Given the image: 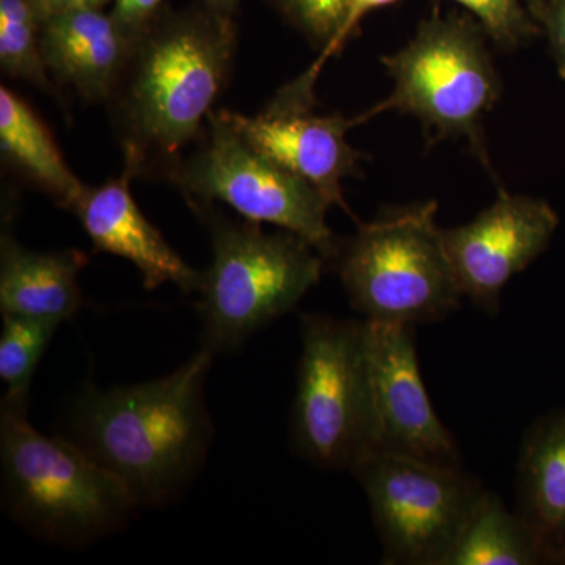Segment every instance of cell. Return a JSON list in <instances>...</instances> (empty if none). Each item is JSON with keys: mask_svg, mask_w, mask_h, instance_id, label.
<instances>
[{"mask_svg": "<svg viewBox=\"0 0 565 565\" xmlns=\"http://www.w3.org/2000/svg\"><path fill=\"white\" fill-rule=\"evenodd\" d=\"M41 22L33 0H0V68L13 79L51 92L41 54Z\"/></svg>", "mask_w": 565, "mask_h": 565, "instance_id": "ffe728a7", "label": "cell"}, {"mask_svg": "<svg viewBox=\"0 0 565 565\" xmlns=\"http://www.w3.org/2000/svg\"><path fill=\"white\" fill-rule=\"evenodd\" d=\"M291 424L318 467L352 471L373 452L364 321L303 316Z\"/></svg>", "mask_w": 565, "mask_h": 565, "instance_id": "ba28073f", "label": "cell"}, {"mask_svg": "<svg viewBox=\"0 0 565 565\" xmlns=\"http://www.w3.org/2000/svg\"><path fill=\"white\" fill-rule=\"evenodd\" d=\"M0 465L9 514L55 544L98 541L139 509L114 475L74 441L41 434L22 408L0 405Z\"/></svg>", "mask_w": 565, "mask_h": 565, "instance_id": "3957f363", "label": "cell"}, {"mask_svg": "<svg viewBox=\"0 0 565 565\" xmlns=\"http://www.w3.org/2000/svg\"><path fill=\"white\" fill-rule=\"evenodd\" d=\"M111 17L137 39L161 14L163 0H111Z\"/></svg>", "mask_w": 565, "mask_h": 565, "instance_id": "cb8c5ba5", "label": "cell"}, {"mask_svg": "<svg viewBox=\"0 0 565 565\" xmlns=\"http://www.w3.org/2000/svg\"><path fill=\"white\" fill-rule=\"evenodd\" d=\"M277 3L323 50L343 28L352 0H277Z\"/></svg>", "mask_w": 565, "mask_h": 565, "instance_id": "603a6c76", "label": "cell"}, {"mask_svg": "<svg viewBox=\"0 0 565 565\" xmlns=\"http://www.w3.org/2000/svg\"><path fill=\"white\" fill-rule=\"evenodd\" d=\"M236 52L232 18L191 10L159 14L134 41L107 103L134 178H169L181 152L203 139Z\"/></svg>", "mask_w": 565, "mask_h": 565, "instance_id": "6da1fadb", "label": "cell"}, {"mask_svg": "<svg viewBox=\"0 0 565 565\" xmlns=\"http://www.w3.org/2000/svg\"><path fill=\"white\" fill-rule=\"evenodd\" d=\"M552 0H526L527 7H530L531 13H533L534 18H541V14L544 13L545 7Z\"/></svg>", "mask_w": 565, "mask_h": 565, "instance_id": "83f0119b", "label": "cell"}, {"mask_svg": "<svg viewBox=\"0 0 565 565\" xmlns=\"http://www.w3.org/2000/svg\"><path fill=\"white\" fill-rule=\"evenodd\" d=\"M61 322L52 319L2 315L0 379L7 386L2 405L28 411L36 367Z\"/></svg>", "mask_w": 565, "mask_h": 565, "instance_id": "d6986e66", "label": "cell"}, {"mask_svg": "<svg viewBox=\"0 0 565 565\" xmlns=\"http://www.w3.org/2000/svg\"><path fill=\"white\" fill-rule=\"evenodd\" d=\"M214 360L202 348L172 374L99 390L71 407L74 441L131 493L137 508L172 503L195 481L212 440L204 385Z\"/></svg>", "mask_w": 565, "mask_h": 565, "instance_id": "7a4b0ae2", "label": "cell"}, {"mask_svg": "<svg viewBox=\"0 0 565 565\" xmlns=\"http://www.w3.org/2000/svg\"><path fill=\"white\" fill-rule=\"evenodd\" d=\"M0 151L3 161L66 210L71 211L87 188L71 172L39 115L3 85L0 87Z\"/></svg>", "mask_w": 565, "mask_h": 565, "instance_id": "e0dca14e", "label": "cell"}, {"mask_svg": "<svg viewBox=\"0 0 565 565\" xmlns=\"http://www.w3.org/2000/svg\"><path fill=\"white\" fill-rule=\"evenodd\" d=\"M539 21L545 25L561 74L565 77V0H552Z\"/></svg>", "mask_w": 565, "mask_h": 565, "instance_id": "d4e9b609", "label": "cell"}, {"mask_svg": "<svg viewBox=\"0 0 565 565\" xmlns=\"http://www.w3.org/2000/svg\"><path fill=\"white\" fill-rule=\"evenodd\" d=\"M479 21L482 31L505 50L522 46L537 32L520 0H455Z\"/></svg>", "mask_w": 565, "mask_h": 565, "instance_id": "7402d4cb", "label": "cell"}, {"mask_svg": "<svg viewBox=\"0 0 565 565\" xmlns=\"http://www.w3.org/2000/svg\"><path fill=\"white\" fill-rule=\"evenodd\" d=\"M397 0H352L351 10L345 18L343 28L334 35V39L323 47L318 61L310 66L299 79L286 85L277 96L275 102L270 103L267 109L277 111H308L313 106L315 84L321 73L322 66L332 55L337 54L344 46L345 40L352 35L356 25L362 22L371 11L384 9L392 6Z\"/></svg>", "mask_w": 565, "mask_h": 565, "instance_id": "44dd1931", "label": "cell"}, {"mask_svg": "<svg viewBox=\"0 0 565 565\" xmlns=\"http://www.w3.org/2000/svg\"><path fill=\"white\" fill-rule=\"evenodd\" d=\"M85 264L84 253L29 250L10 232H3L0 313L70 321L81 308L79 274Z\"/></svg>", "mask_w": 565, "mask_h": 565, "instance_id": "9a60e30c", "label": "cell"}, {"mask_svg": "<svg viewBox=\"0 0 565 565\" xmlns=\"http://www.w3.org/2000/svg\"><path fill=\"white\" fill-rule=\"evenodd\" d=\"M522 519L565 561V412L546 416L526 434L519 462Z\"/></svg>", "mask_w": 565, "mask_h": 565, "instance_id": "2e32d148", "label": "cell"}, {"mask_svg": "<svg viewBox=\"0 0 565 565\" xmlns=\"http://www.w3.org/2000/svg\"><path fill=\"white\" fill-rule=\"evenodd\" d=\"M234 129L256 150L310 182L332 204L345 206L341 181L359 174L362 152L348 141L355 118L311 115L308 111L269 110L255 117L223 110Z\"/></svg>", "mask_w": 565, "mask_h": 565, "instance_id": "7c38bea8", "label": "cell"}, {"mask_svg": "<svg viewBox=\"0 0 565 565\" xmlns=\"http://www.w3.org/2000/svg\"><path fill=\"white\" fill-rule=\"evenodd\" d=\"M556 556L522 515L508 511L497 494L484 492L457 541L448 565H534Z\"/></svg>", "mask_w": 565, "mask_h": 565, "instance_id": "ac0fdd59", "label": "cell"}, {"mask_svg": "<svg viewBox=\"0 0 565 565\" xmlns=\"http://www.w3.org/2000/svg\"><path fill=\"white\" fill-rule=\"evenodd\" d=\"M132 180V174L125 170L120 178L85 188L71 212L79 218L95 250L132 263L145 288L172 282L182 292H199L203 274L189 266L141 214L131 193Z\"/></svg>", "mask_w": 565, "mask_h": 565, "instance_id": "4fadbf2b", "label": "cell"}, {"mask_svg": "<svg viewBox=\"0 0 565 565\" xmlns=\"http://www.w3.org/2000/svg\"><path fill=\"white\" fill-rule=\"evenodd\" d=\"M204 7L222 17L232 18L237 0H203Z\"/></svg>", "mask_w": 565, "mask_h": 565, "instance_id": "4316f807", "label": "cell"}, {"mask_svg": "<svg viewBox=\"0 0 565 565\" xmlns=\"http://www.w3.org/2000/svg\"><path fill=\"white\" fill-rule=\"evenodd\" d=\"M557 215L548 203L501 192L473 221L444 230V244L463 296L497 313L504 286L548 247Z\"/></svg>", "mask_w": 565, "mask_h": 565, "instance_id": "8fae6325", "label": "cell"}, {"mask_svg": "<svg viewBox=\"0 0 565 565\" xmlns=\"http://www.w3.org/2000/svg\"><path fill=\"white\" fill-rule=\"evenodd\" d=\"M414 327L364 319L373 452L460 467L455 438L419 373Z\"/></svg>", "mask_w": 565, "mask_h": 565, "instance_id": "30bf717a", "label": "cell"}, {"mask_svg": "<svg viewBox=\"0 0 565 565\" xmlns=\"http://www.w3.org/2000/svg\"><path fill=\"white\" fill-rule=\"evenodd\" d=\"M110 0H33L41 21L65 11L103 9Z\"/></svg>", "mask_w": 565, "mask_h": 565, "instance_id": "484cf974", "label": "cell"}, {"mask_svg": "<svg viewBox=\"0 0 565 565\" xmlns=\"http://www.w3.org/2000/svg\"><path fill=\"white\" fill-rule=\"evenodd\" d=\"M134 41L103 9L65 11L41 22L47 71L92 103L110 102Z\"/></svg>", "mask_w": 565, "mask_h": 565, "instance_id": "5bb4252c", "label": "cell"}, {"mask_svg": "<svg viewBox=\"0 0 565 565\" xmlns=\"http://www.w3.org/2000/svg\"><path fill=\"white\" fill-rule=\"evenodd\" d=\"M481 25L463 18L434 17L419 25L407 46L382 57L392 77V95L355 117L356 125L384 111L412 115L427 131L462 137L489 166L482 120L500 102V74L484 43Z\"/></svg>", "mask_w": 565, "mask_h": 565, "instance_id": "8992f818", "label": "cell"}, {"mask_svg": "<svg viewBox=\"0 0 565 565\" xmlns=\"http://www.w3.org/2000/svg\"><path fill=\"white\" fill-rule=\"evenodd\" d=\"M385 563L448 565L486 490L460 467L371 452L355 465Z\"/></svg>", "mask_w": 565, "mask_h": 565, "instance_id": "9c48e42d", "label": "cell"}, {"mask_svg": "<svg viewBox=\"0 0 565 565\" xmlns=\"http://www.w3.org/2000/svg\"><path fill=\"white\" fill-rule=\"evenodd\" d=\"M169 180L193 207L228 204L245 221L297 234L326 262H333L340 248L327 225L332 203L310 182L253 148L223 110L212 111L199 151L182 159Z\"/></svg>", "mask_w": 565, "mask_h": 565, "instance_id": "52a82bcc", "label": "cell"}, {"mask_svg": "<svg viewBox=\"0 0 565 565\" xmlns=\"http://www.w3.org/2000/svg\"><path fill=\"white\" fill-rule=\"evenodd\" d=\"M196 212L212 247L199 291L203 348L233 353L318 285L326 259L297 234L266 233L262 223L232 222L206 206Z\"/></svg>", "mask_w": 565, "mask_h": 565, "instance_id": "277c9868", "label": "cell"}, {"mask_svg": "<svg viewBox=\"0 0 565 565\" xmlns=\"http://www.w3.org/2000/svg\"><path fill=\"white\" fill-rule=\"evenodd\" d=\"M438 204L394 207L340 244L333 263L349 300L367 321H440L463 297L438 228Z\"/></svg>", "mask_w": 565, "mask_h": 565, "instance_id": "5b68a950", "label": "cell"}]
</instances>
